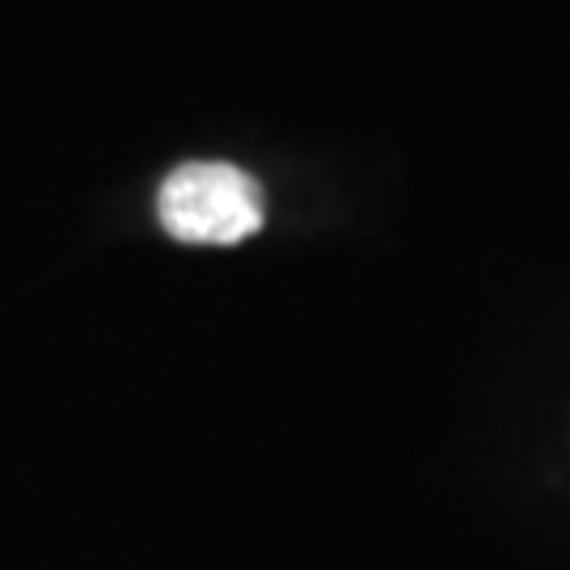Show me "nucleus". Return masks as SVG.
Here are the masks:
<instances>
[{"mask_svg": "<svg viewBox=\"0 0 570 570\" xmlns=\"http://www.w3.org/2000/svg\"><path fill=\"white\" fill-rule=\"evenodd\" d=\"M157 212L165 233L186 245H237L263 228L258 183L220 161L178 165L157 195Z\"/></svg>", "mask_w": 570, "mask_h": 570, "instance_id": "1", "label": "nucleus"}]
</instances>
